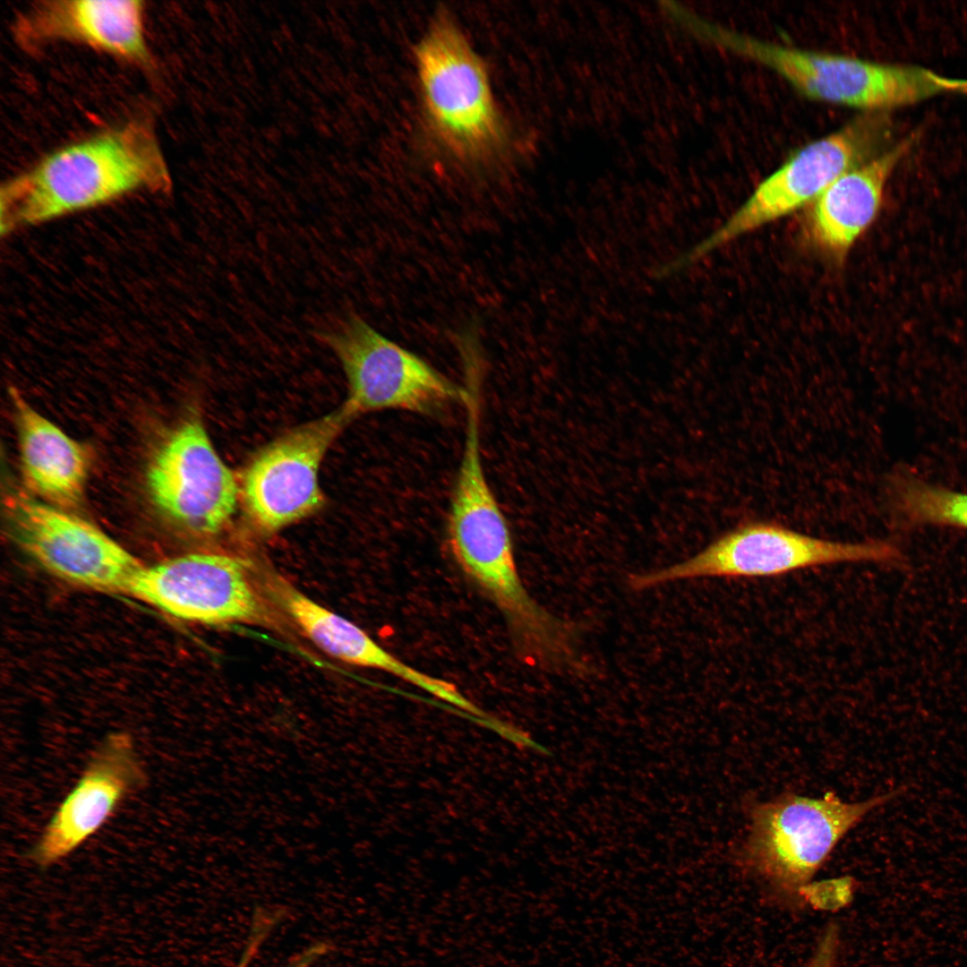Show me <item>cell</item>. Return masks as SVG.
Instances as JSON below:
<instances>
[{
	"instance_id": "cell-17",
	"label": "cell",
	"mask_w": 967,
	"mask_h": 967,
	"mask_svg": "<svg viewBox=\"0 0 967 967\" xmlns=\"http://www.w3.org/2000/svg\"><path fill=\"white\" fill-rule=\"evenodd\" d=\"M13 404L20 458L28 488L52 503L71 507L81 500L89 460L82 446L36 411L15 389Z\"/></svg>"
},
{
	"instance_id": "cell-11",
	"label": "cell",
	"mask_w": 967,
	"mask_h": 967,
	"mask_svg": "<svg viewBox=\"0 0 967 967\" xmlns=\"http://www.w3.org/2000/svg\"><path fill=\"white\" fill-rule=\"evenodd\" d=\"M350 418L342 407L265 445L245 467L240 498L253 525L273 534L321 509V464Z\"/></svg>"
},
{
	"instance_id": "cell-20",
	"label": "cell",
	"mask_w": 967,
	"mask_h": 967,
	"mask_svg": "<svg viewBox=\"0 0 967 967\" xmlns=\"http://www.w3.org/2000/svg\"><path fill=\"white\" fill-rule=\"evenodd\" d=\"M329 947L324 941H317L301 952L296 954L287 963V967H312L318 961L327 954ZM249 962L245 959L239 960L237 967H248Z\"/></svg>"
},
{
	"instance_id": "cell-2",
	"label": "cell",
	"mask_w": 967,
	"mask_h": 967,
	"mask_svg": "<svg viewBox=\"0 0 967 967\" xmlns=\"http://www.w3.org/2000/svg\"><path fill=\"white\" fill-rule=\"evenodd\" d=\"M170 176L158 140L129 122L66 145L1 190V229L44 222L129 193L166 191Z\"/></svg>"
},
{
	"instance_id": "cell-18",
	"label": "cell",
	"mask_w": 967,
	"mask_h": 967,
	"mask_svg": "<svg viewBox=\"0 0 967 967\" xmlns=\"http://www.w3.org/2000/svg\"><path fill=\"white\" fill-rule=\"evenodd\" d=\"M890 494L897 514L910 524L967 530V492L930 484L902 471L892 477Z\"/></svg>"
},
{
	"instance_id": "cell-15",
	"label": "cell",
	"mask_w": 967,
	"mask_h": 967,
	"mask_svg": "<svg viewBox=\"0 0 967 967\" xmlns=\"http://www.w3.org/2000/svg\"><path fill=\"white\" fill-rule=\"evenodd\" d=\"M15 35L27 47L53 40H69L134 63L145 64L150 60L144 37L143 3L138 0L40 2L21 16Z\"/></svg>"
},
{
	"instance_id": "cell-5",
	"label": "cell",
	"mask_w": 967,
	"mask_h": 967,
	"mask_svg": "<svg viewBox=\"0 0 967 967\" xmlns=\"http://www.w3.org/2000/svg\"><path fill=\"white\" fill-rule=\"evenodd\" d=\"M899 550L889 542L846 543L800 533L767 521H751L725 532L680 563L632 575L630 586L646 589L698 578H771L840 563L889 562Z\"/></svg>"
},
{
	"instance_id": "cell-3",
	"label": "cell",
	"mask_w": 967,
	"mask_h": 967,
	"mask_svg": "<svg viewBox=\"0 0 967 967\" xmlns=\"http://www.w3.org/2000/svg\"><path fill=\"white\" fill-rule=\"evenodd\" d=\"M698 36L771 70L803 96L829 104L887 112L941 95L967 97V80L913 64L878 63L784 46L703 21Z\"/></svg>"
},
{
	"instance_id": "cell-13",
	"label": "cell",
	"mask_w": 967,
	"mask_h": 967,
	"mask_svg": "<svg viewBox=\"0 0 967 967\" xmlns=\"http://www.w3.org/2000/svg\"><path fill=\"white\" fill-rule=\"evenodd\" d=\"M132 736L108 734L91 754L80 778L45 826L30 851L40 867L56 864L81 847L121 803L147 783Z\"/></svg>"
},
{
	"instance_id": "cell-7",
	"label": "cell",
	"mask_w": 967,
	"mask_h": 967,
	"mask_svg": "<svg viewBox=\"0 0 967 967\" xmlns=\"http://www.w3.org/2000/svg\"><path fill=\"white\" fill-rule=\"evenodd\" d=\"M325 338L347 378V396L341 407L351 421L389 409L430 415L451 403H464L465 387L359 317H349Z\"/></svg>"
},
{
	"instance_id": "cell-16",
	"label": "cell",
	"mask_w": 967,
	"mask_h": 967,
	"mask_svg": "<svg viewBox=\"0 0 967 967\" xmlns=\"http://www.w3.org/2000/svg\"><path fill=\"white\" fill-rule=\"evenodd\" d=\"M920 137L915 131L835 179L813 202L809 219L812 242L825 253L843 258L873 224L886 184Z\"/></svg>"
},
{
	"instance_id": "cell-6",
	"label": "cell",
	"mask_w": 967,
	"mask_h": 967,
	"mask_svg": "<svg viewBox=\"0 0 967 967\" xmlns=\"http://www.w3.org/2000/svg\"><path fill=\"white\" fill-rule=\"evenodd\" d=\"M896 794L854 803L831 792L817 799L785 794L758 803L751 810L743 860L775 887L804 893L844 834Z\"/></svg>"
},
{
	"instance_id": "cell-8",
	"label": "cell",
	"mask_w": 967,
	"mask_h": 967,
	"mask_svg": "<svg viewBox=\"0 0 967 967\" xmlns=\"http://www.w3.org/2000/svg\"><path fill=\"white\" fill-rule=\"evenodd\" d=\"M423 97L438 134L452 150L478 156L500 141L501 124L484 64L447 18L435 21L416 50Z\"/></svg>"
},
{
	"instance_id": "cell-1",
	"label": "cell",
	"mask_w": 967,
	"mask_h": 967,
	"mask_svg": "<svg viewBox=\"0 0 967 967\" xmlns=\"http://www.w3.org/2000/svg\"><path fill=\"white\" fill-rule=\"evenodd\" d=\"M451 552L466 576L501 612L517 643L535 663L579 672V629L550 613L526 590L505 515L486 478L482 455L465 451L447 516Z\"/></svg>"
},
{
	"instance_id": "cell-14",
	"label": "cell",
	"mask_w": 967,
	"mask_h": 967,
	"mask_svg": "<svg viewBox=\"0 0 967 967\" xmlns=\"http://www.w3.org/2000/svg\"><path fill=\"white\" fill-rule=\"evenodd\" d=\"M264 592L320 649L345 663L389 672L460 710L471 702L457 687L406 664L361 628L320 605L278 574L264 578Z\"/></svg>"
},
{
	"instance_id": "cell-10",
	"label": "cell",
	"mask_w": 967,
	"mask_h": 967,
	"mask_svg": "<svg viewBox=\"0 0 967 967\" xmlns=\"http://www.w3.org/2000/svg\"><path fill=\"white\" fill-rule=\"evenodd\" d=\"M6 514L17 543L44 569L66 581L128 594L144 567L96 526L24 492L7 495Z\"/></svg>"
},
{
	"instance_id": "cell-9",
	"label": "cell",
	"mask_w": 967,
	"mask_h": 967,
	"mask_svg": "<svg viewBox=\"0 0 967 967\" xmlns=\"http://www.w3.org/2000/svg\"><path fill=\"white\" fill-rule=\"evenodd\" d=\"M251 566L236 555L188 553L144 566L128 595L187 621L275 627L278 621Z\"/></svg>"
},
{
	"instance_id": "cell-12",
	"label": "cell",
	"mask_w": 967,
	"mask_h": 967,
	"mask_svg": "<svg viewBox=\"0 0 967 967\" xmlns=\"http://www.w3.org/2000/svg\"><path fill=\"white\" fill-rule=\"evenodd\" d=\"M150 497L167 518L191 534L210 536L229 523L240 498L230 468L194 418L158 447L147 471Z\"/></svg>"
},
{
	"instance_id": "cell-4",
	"label": "cell",
	"mask_w": 967,
	"mask_h": 967,
	"mask_svg": "<svg viewBox=\"0 0 967 967\" xmlns=\"http://www.w3.org/2000/svg\"><path fill=\"white\" fill-rule=\"evenodd\" d=\"M891 132L887 112L865 113L801 147L762 180L722 226L672 260L670 271L677 274L715 249L813 203L843 173L884 150Z\"/></svg>"
},
{
	"instance_id": "cell-19",
	"label": "cell",
	"mask_w": 967,
	"mask_h": 967,
	"mask_svg": "<svg viewBox=\"0 0 967 967\" xmlns=\"http://www.w3.org/2000/svg\"><path fill=\"white\" fill-rule=\"evenodd\" d=\"M839 942L838 925L831 923L822 933L807 967H835Z\"/></svg>"
}]
</instances>
